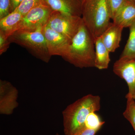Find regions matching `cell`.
Listing matches in <instances>:
<instances>
[{
  "instance_id": "cell-17",
  "label": "cell",
  "mask_w": 135,
  "mask_h": 135,
  "mask_svg": "<svg viewBox=\"0 0 135 135\" xmlns=\"http://www.w3.org/2000/svg\"><path fill=\"white\" fill-rule=\"evenodd\" d=\"M104 123V122L101 120L96 112H93L90 113L87 116L84 126L92 129L99 130Z\"/></svg>"
},
{
  "instance_id": "cell-11",
  "label": "cell",
  "mask_w": 135,
  "mask_h": 135,
  "mask_svg": "<svg viewBox=\"0 0 135 135\" xmlns=\"http://www.w3.org/2000/svg\"><path fill=\"white\" fill-rule=\"evenodd\" d=\"M123 28L114 23L110 25L101 36L104 45L110 52L119 47Z\"/></svg>"
},
{
  "instance_id": "cell-4",
  "label": "cell",
  "mask_w": 135,
  "mask_h": 135,
  "mask_svg": "<svg viewBox=\"0 0 135 135\" xmlns=\"http://www.w3.org/2000/svg\"><path fill=\"white\" fill-rule=\"evenodd\" d=\"M43 27L33 31H19L9 37L10 42H14L24 47L36 58L48 63L51 56L50 54Z\"/></svg>"
},
{
  "instance_id": "cell-24",
  "label": "cell",
  "mask_w": 135,
  "mask_h": 135,
  "mask_svg": "<svg viewBox=\"0 0 135 135\" xmlns=\"http://www.w3.org/2000/svg\"><path fill=\"white\" fill-rule=\"evenodd\" d=\"M128 1H130L132 2L135 3V0H128Z\"/></svg>"
},
{
  "instance_id": "cell-9",
  "label": "cell",
  "mask_w": 135,
  "mask_h": 135,
  "mask_svg": "<svg viewBox=\"0 0 135 135\" xmlns=\"http://www.w3.org/2000/svg\"><path fill=\"white\" fill-rule=\"evenodd\" d=\"M115 74L126 81L128 88L126 96H135V59H119L114 64Z\"/></svg>"
},
{
  "instance_id": "cell-7",
  "label": "cell",
  "mask_w": 135,
  "mask_h": 135,
  "mask_svg": "<svg viewBox=\"0 0 135 135\" xmlns=\"http://www.w3.org/2000/svg\"><path fill=\"white\" fill-rule=\"evenodd\" d=\"M18 91L9 81L0 80V113L11 115L18 106Z\"/></svg>"
},
{
  "instance_id": "cell-6",
  "label": "cell",
  "mask_w": 135,
  "mask_h": 135,
  "mask_svg": "<svg viewBox=\"0 0 135 135\" xmlns=\"http://www.w3.org/2000/svg\"><path fill=\"white\" fill-rule=\"evenodd\" d=\"M82 22L81 17L53 11L46 25L71 41Z\"/></svg>"
},
{
  "instance_id": "cell-18",
  "label": "cell",
  "mask_w": 135,
  "mask_h": 135,
  "mask_svg": "<svg viewBox=\"0 0 135 135\" xmlns=\"http://www.w3.org/2000/svg\"><path fill=\"white\" fill-rule=\"evenodd\" d=\"M126 0H106L111 19L113 20L119 11L120 9Z\"/></svg>"
},
{
  "instance_id": "cell-19",
  "label": "cell",
  "mask_w": 135,
  "mask_h": 135,
  "mask_svg": "<svg viewBox=\"0 0 135 135\" xmlns=\"http://www.w3.org/2000/svg\"><path fill=\"white\" fill-rule=\"evenodd\" d=\"M42 1V0H23L16 9L24 16L31 9L39 4Z\"/></svg>"
},
{
  "instance_id": "cell-8",
  "label": "cell",
  "mask_w": 135,
  "mask_h": 135,
  "mask_svg": "<svg viewBox=\"0 0 135 135\" xmlns=\"http://www.w3.org/2000/svg\"><path fill=\"white\" fill-rule=\"evenodd\" d=\"M42 31L50 55L60 56L63 58L65 56L71 41L46 25L44 27Z\"/></svg>"
},
{
  "instance_id": "cell-2",
  "label": "cell",
  "mask_w": 135,
  "mask_h": 135,
  "mask_svg": "<svg viewBox=\"0 0 135 135\" xmlns=\"http://www.w3.org/2000/svg\"><path fill=\"white\" fill-rule=\"evenodd\" d=\"M101 105L100 97L90 94L68 105L62 112L65 134L73 135L83 128L88 115L99 111Z\"/></svg>"
},
{
  "instance_id": "cell-22",
  "label": "cell",
  "mask_w": 135,
  "mask_h": 135,
  "mask_svg": "<svg viewBox=\"0 0 135 135\" xmlns=\"http://www.w3.org/2000/svg\"><path fill=\"white\" fill-rule=\"evenodd\" d=\"M99 131L98 129H92L84 126L73 135H95Z\"/></svg>"
},
{
  "instance_id": "cell-21",
  "label": "cell",
  "mask_w": 135,
  "mask_h": 135,
  "mask_svg": "<svg viewBox=\"0 0 135 135\" xmlns=\"http://www.w3.org/2000/svg\"><path fill=\"white\" fill-rule=\"evenodd\" d=\"M8 37L0 31V55H2L7 50L9 47L10 42Z\"/></svg>"
},
{
  "instance_id": "cell-10",
  "label": "cell",
  "mask_w": 135,
  "mask_h": 135,
  "mask_svg": "<svg viewBox=\"0 0 135 135\" xmlns=\"http://www.w3.org/2000/svg\"><path fill=\"white\" fill-rule=\"evenodd\" d=\"M53 11L81 17L83 0H42Z\"/></svg>"
},
{
  "instance_id": "cell-5",
  "label": "cell",
  "mask_w": 135,
  "mask_h": 135,
  "mask_svg": "<svg viewBox=\"0 0 135 135\" xmlns=\"http://www.w3.org/2000/svg\"><path fill=\"white\" fill-rule=\"evenodd\" d=\"M53 12L42 0L24 16L14 33L19 31H35L44 27L47 25Z\"/></svg>"
},
{
  "instance_id": "cell-15",
  "label": "cell",
  "mask_w": 135,
  "mask_h": 135,
  "mask_svg": "<svg viewBox=\"0 0 135 135\" xmlns=\"http://www.w3.org/2000/svg\"><path fill=\"white\" fill-rule=\"evenodd\" d=\"M129 28L128 39L120 58L135 59V21Z\"/></svg>"
},
{
  "instance_id": "cell-25",
  "label": "cell",
  "mask_w": 135,
  "mask_h": 135,
  "mask_svg": "<svg viewBox=\"0 0 135 135\" xmlns=\"http://www.w3.org/2000/svg\"><path fill=\"white\" fill-rule=\"evenodd\" d=\"M132 98H133V99H134L135 101V96H134L133 97H132Z\"/></svg>"
},
{
  "instance_id": "cell-20",
  "label": "cell",
  "mask_w": 135,
  "mask_h": 135,
  "mask_svg": "<svg viewBox=\"0 0 135 135\" xmlns=\"http://www.w3.org/2000/svg\"><path fill=\"white\" fill-rule=\"evenodd\" d=\"M11 0H0V19L11 13Z\"/></svg>"
},
{
  "instance_id": "cell-26",
  "label": "cell",
  "mask_w": 135,
  "mask_h": 135,
  "mask_svg": "<svg viewBox=\"0 0 135 135\" xmlns=\"http://www.w3.org/2000/svg\"><path fill=\"white\" fill-rule=\"evenodd\" d=\"M56 135H60L59 134H58V133H57L56 134Z\"/></svg>"
},
{
  "instance_id": "cell-1",
  "label": "cell",
  "mask_w": 135,
  "mask_h": 135,
  "mask_svg": "<svg viewBox=\"0 0 135 135\" xmlns=\"http://www.w3.org/2000/svg\"><path fill=\"white\" fill-rule=\"evenodd\" d=\"M95 40L83 21L63 58L80 68L95 67Z\"/></svg>"
},
{
  "instance_id": "cell-16",
  "label": "cell",
  "mask_w": 135,
  "mask_h": 135,
  "mask_svg": "<svg viewBox=\"0 0 135 135\" xmlns=\"http://www.w3.org/2000/svg\"><path fill=\"white\" fill-rule=\"evenodd\" d=\"M127 106L123 114L131 123L135 132V101L133 98L126 96Z\"/></svg>"
},
{
  "instance_id": "cell-14",
  "label": "cell",
  "mask_w": 135,
  "mask_h": 135,
  "mask_svg": "<svg viewBox=\"0 0 135 135\" xmlns=\"http://www.w3.org/2000/svg\"><path fill=\"white\" fill-rule=\"evenodd\" d=\"M24 16L17 9L0 19V31L8 37L14 33Z\"/></svg>"
},
{
  "instance_id": "cell-13",
  "label": "cell",
  "mask_w": 135,
  "mask_h": 135,
  "mask_svg": "<svg viewBox=\"0 0 135 135\" xmlns=\"http://www.w3.org/2000/svg\"><path fill=\"white\" fill-rule=\"evenodd\" d=\"M95 67L99 70L107 69L110 62V52L104 45L101 36L95 39Z\"/></svg>"
},
{
  "instance_id": "cell-12",
  "label": "cell",
  "mask_w": 135,
  "mask_h": 135,
  "mask_svg": "<svg viewBox=\"0 0 135 135\" xmlns=\"http://www.w3.org/2000/svg\"><path fill=\"white\" fill-rule=\"evenodd\" d=\"M113 23L123 27H129L135 21V3L126 0L114 18Z\"/></svg>"
},
{
  "instance_id": "cell-23",
  "label": "cell",
  "mask_w": 135,
  "mask_h": 135,
  "mask_svg": "<svg viewBox=\"0 0 135 135\" xmlns=\"http://www.w3.org/2000/svg\"><path fill=\"white\" fill-rule=\"evenodd\" d=\"M23 1V0H11V12L16 9Z\"/></svg>"
},
{
  "instance_id": "cell-3",
  "label": "cell",
  "mask_w": 135,
  "mask_h": 135,
  "mask_svg": "<svg viewBox=\"0 0 135 135\" xmlns=\"http://www.w3.org/2000/svg\"><path fill=\"white\" fill-rule=\"evenodd\" d=\"M81 18L94 40L110 25L106 0H83Z\"/></svg>"
}]
</instances>
